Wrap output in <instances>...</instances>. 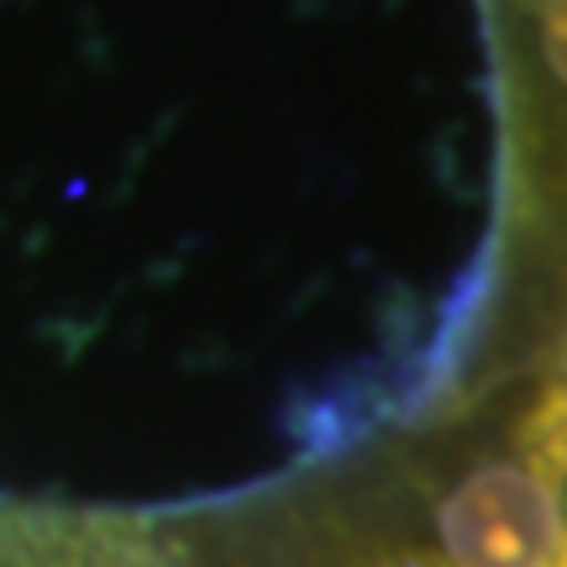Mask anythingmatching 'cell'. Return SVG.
<instances>
[{
	"instance_id": "obj_1",
	"label": "cell",
	"mask_w": 567,
	"mask_h": 567,
	"mask_svg": "<svg viewBox=\"0 0 567 567\" xmlns=\"http://www.w3.org/2000/svg\"><path fill=\"white\" fill-rule=\"evenodd\" d=\"M557 478L536 452L478 463L442 505L446 567H567Z\"/></svg>"
}]
</instances>
